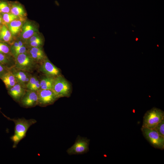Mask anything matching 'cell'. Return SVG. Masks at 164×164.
I'll return each instance as SVG.
<instances>
[{"label": "cell", "mask_w": 164, "mask_h": 164, "mask_svg": "<svg viewBox=\"0 0 164 164\" xmlns=\"http://www.w3.org/2000/svg\"><path fill=\"white\" fill-rule=\"evenodd\" d=\"M0 53L12 56L11 45L7 43L0 41Z\"/></svg>", "instance_id": "cell-22"}, {"label": "cell", "mask_w": 164, "mask_h": 164, "mask_svg": "<svg viewBox=\"0 0 164 164\" xmlns=\"http://www.w3.org/2000/svg\"><path fill=\"white\" fill-rule=\"evenodd\" d=\"M12 36L7 26L3 24L0 32V41L7 43L11 45L14 42H12Z\"/></svg>", "instance_id": "cell-17"}, {"label": "cell", "mask_w": 164, "mask_h": 164, "mask_svg": "<svg viewBox=\"0 0 164 164\" xmlns=\"http://www.w3.org/2000/svg\"><path fill=\"white\" fill-rule=\"evenodd\" d=\"M38 96V105L45 107L53 104L59 98L52 90L41 89L37 91Z\"/></svg>", "instance_id": "cell-7"}, {"label": "cell", "mask_w": 164, "mask_h": 164, "mask_svg": "<svg viewBox=\"0 0 164 164\" xmlns=\"http://www.w3.org/2000/svg\"><path fill=\"white\" fill-rule=\"evenodd\" d=\"M27 52L38 65L47 57L42 47L28 48H27Z\"/></svg>", "instance_id": "cell-13"}, {"label": "cell", "mask_w": 164, "mask_h": 164, "mask_svg": "<svg viewBox=\"0 0 164 164\" xmlns=\"http://www.w3.org/2000/svg\"><path fill=\"white\" fill-rule=\"evenodd\" d=\"M0 112L9 120L12 121L14 123V135L10 137V139L13 142V148H15L19 142L26 136L29 128L36 123L37 121L33 119H26L24 118L17 119L10 118L5 116L0 111Z\"/></svg>", "instance_id": "cell-1"}, {"label": "cell", "mask_w": 164, "mask_h": 164, "mask_svg": "<svg viewBox=\"0 0 164 164\" xmlns=\"http://www.w3.org/2000/svg\"><path fill=\"white\" fill-rule=\"evenodd\" d=\"M52 90L59 98L69 97L71 92V87L70 83L61 75L55 78Z\"/></svg>", "instance_id": "cell-4"}, {"label": "cell", "mask_w": 164, "mask_h": 164, "mask_svg": "<svg viewBox=\"0 0 164 164\" xmlns=\"http://www.w3.org/2000/svg\"><path fill=\"white\" fill-rule=\"evenodd\" d=\"M26 90V89L17 83L8 90V93L14 101L19 103L25 94Z\"/></svg>", "instance_id": "cell-12"}, {"label": "cell", "mask_w": 164, "mask_h": 164, "mask_svg": "<svg viewBox=\"0 0 164 164\" xmlns=\"http://www.w3.org/2000/svg\"><path fill=\"white\" fill-rule=\"evenodd\" d=\"M141 130L145 139L154 148L163 149L164 137L159 135L154 129L142 127Z\"/></svg>", "instance_id": "cell-5"}, {"label": "cell", "mask_w": 164, "mask_h": 164, "mask_svg": "<svg viewBox=\"0 0 164 164\" xmlns=\"http://www.w3.org/2000/svg\"><path fill=\"white\" fill-rule=\"evenodd\" d=\"M55 78L44 75L40 81V89L52 90Z\"/></svg>", "instance_id": "cell-18"}, {"label": "cell", "mask_w": 164, "mask_h": 164, "mask_svg": "<svg viewBox=\"0 0 164 164\" xmlns=\"http://www.w3.org/2000/svg\"><path fill=\"white\" fill-rule=\"evenodd\" d=\"M10 68L0 64V77L8 71Z\"/></svg>", "instance_id": "cell-29"}, {"label": "cell", "mask_w": 164, "mask_h": 164, "mask_svg": "<svg viewBox=\"0 0 164 164\" xmlns=\"http://www.w3.org/2000/svg\"><path fill=\"white\" fill-rule=\"evenodd\" d=\"M154 128L159 135L164 137V119L160 122Z\"/></svg>", "instance_id": "cell-25"}, {"label": "cell", "mask_w": 164, "mask_h": 164, "mask_svg": "<svg viewBox=\"0 0 164 164\" xmlns=\"http://www.w3.org/2000/svg\"><path fill=\"white\" fill-rule=\"evenodd\" d=\"M40 89V81L39 80L37 79L35 83L30 87L29 90L37 91Z\"/></svg>", "instance_id": "cell-28"}, {"label": "cell", "mask_w": 164, "mask_h": 164, "mask_svg": "<svg viewBox=\"0 0 164 164\" xmlns=\"http://www.w3.org/2000/svg\"><path fill=\"white\" fill-rule=\"evenodd\" d=\"M13 58L12 56L0 53V64L11 68L15 64V59Z\"/></svg>", "instance_id": "cell-19"}, {"label": "cell", "mask_w": 164, "mask_h": 164, "mask_svg": "<svg viewBox=\"0 0 164 164\" xmlns=\"http://www.w3.org/2000/svg\"><path fill=\"white\" fill-rule=\"evenodd\" d=\"M0 79L4 84L7 90L18 83L15 77L10 71V68L0 77Z\"/></svg>", "instance_id": "cell-15"}, {"label": "cell", "mask_w": 164, "mask_h": 164, "mask_svg": "<svg viewBox=\"0 0 164 164\" xmlns=\"http://www.w3.org/2000/svg\"><path fill=\"white\" fill-rule=\"evenodd\" d=\"M24 19H16L6 25L12 36H16L21 30Z\"/></svg>", "instance_id": "cell-16"}, {"label": "cell", "mask_w": 164, "mask_h": 164, "mask_svg": "<svg viewBox=\"0 0 164 164\" xmlns=\"http://www.w3.org/2000/svg\"><path fill=\"white\" fill-rule=\"evenodd\" d=\"M38 65L39 70L45 76L55 78L61 75L60 70L47 57Z\"/></svg>", "instance_id": "cell-8"}, {"label": "cell", "mask_w": 164, "mask_h": 164, "mask_svg": "<svg viewBox=\"0 0 164 164\" xmlns=\"http://www.w3.org/2000/svg\"><path fill=\"white\" fill-rule=\"evenodd\" d=\"M38 32L37 27L33 22L27 21L24 22L21 29V39L25 42L35 33Z\"/></svg>", "instance_id": "cell-10"}, {"label": "cell", "mask_w": 164, "mask_h": 164, "mask_svg": "<svg viewBox=\"0 0 164 164\" xmlns=\"http://www.w3.org/2000/svg\"><path fill=\"white\" fill-rule=\"evenodd\" d=\"M38 101L37 91L27 89L18 103L21 107L28 108L38 105Z\"/></svg>", "instance_id": "cell-9"}, {"label": "cell", "mask_w": 164, "mask_h": 164, "mask_svg": "<svg viewBox=\"0 0 164 164\" xmlns=\"http://www.w3.org/2000/svg\"><path fill=\"white\" fill-rule=\"evenodd\" d=\"M89 139L78 135L74 144L67 150L70 155L83 154L89 151Z\"/></svg>", "instance_id": "cell-6"}, {"label": "cell", "mask_w": 164, "mask_h": 164, "mask_svg": "<svg viewBox=\"0 0 164 164\" xmlns=\"http://www.w3.org/2000/svg\"><path fill=\"white\" fill-rule=\"evenodd\" d=\"M3 24V20L1 16V15L0 13V26H2Z\"/></svg>", "instance_id": "cell-30"}, {"label": "cell", "mask_w": 164, "mask_h": 164, "mask_svg": "<svg viewBox=\"0 0 164 164\" xmlns=\"http://www.w3.org/2000/svg\"><path fill=\"white\" fill-rule=\"evenodd\" d=\"M10 70L15 77L18 83L26 89V86L32 76L30 73L18 69L14 66Z\"/></svg>", "instance_id": "cell-11"}, {"label": "cell", "mask_w": 164, "mask_h": 164, "mask_svg": "<svg viewBox=\"0 0 164 164\" xmlns=\"http://www.w3.org/2000/svg\"><path fill=\"white\" fill-rule=\"evenodd\" d=\"M10 12L20 18L24 19L26 13L23 6L19 2L10 1Z\"/></svg>", "instance_id": "cell-14"}, {"label": "cell", "mask_w": 164, "mask_h": 164, "mask_svg": "<svg viewBox=\"0 0 164 164\" xmlns=\"http://www.w3.org/2000/svg\"><path fill=\"white\" fill-rule=\"evenodd\" d=\"M164 119V112L154 107L147 111L143 117L142 127L153 129Z\"/></svg>", "instance_id": "cell-2"}, {"label": "cell", "mask_w": 164, "mask_h": 164, "mask_svg": "<svg viewBox=\"0 0 164 164\" xmlns=\"http://www.w3.org/2000/svg\"><path fill=\"white\" fill-rule=\"evenodd\" d=\"M43 39V38L37 32L34 34L30 38L28 39L25 42V44L26 43H30L32 42L38 40H39Z\"/></svg>", "instance_id": "cell-26"}, {"label": "cell", "mask_w": 164, "mask_h": 164, "mask_svg": "<svg viewBox=\"0 0 164 164\" xmlns=\"http://www.w3.org/2000/svg\"><path fill=\"white\" fill-rule=\"evenodd\" d=\"M10 1L0 0V13L10 12Z\"/></svg>", "instance_id": "cell-21"}, {"label": "cell", "mask_w": 164, "mask_h": 164, "mask_svg": "<svg viewBox=\"0 0 164 164\" xmlns=\"http://www.w3.org/2000/svg\"><path fill=\"white\" fill-rule=\"evenodd\" d=\"M3 24L6 25L13 21L21 19L10 12L0 13Z\"/></svg>", "instance_id": "cell-20"}, {"label": "cell", "mask_w": 164, "mask_h": 164, "mask_svg": "<svg viewBox=\"0 0 164 164\" xmlns=\"http://www.w3.org/2000/svg\"><path fill=\"white\" fill-rule=\"evenodd\" d=\"M43 39L25 44L27 48L33 47H42L43 43Z\"/></svg>", "instance_id": "cell-24"}, {"label": "cell", "mask_w": 164, "mask_h": 164, "mask_svg": "<svg viewBox=\"0 0 164 164\" xmlns=\"http://www.w3.org/2000/svg\"><path fill=\"white\" fill-rule=\"evenodd\" d=\"M2 26H0V31H1V30Z\"/></svg>", "instance_id": "cell-31"}, {"label": "cell", "mask_w": 164, "mask_h": 164, "mask_svg": "<svg viewBox=\"0 0 164 164\" xmlns=\"http://www.w3.org/2000/svg\"><path fill=\"white\" fill-rule=\"evenodd\" d=\"M27 48L26 45L20 47L11 51V54L15 59L19 55L27 52Z\"/></svg>", "instance_id": "cell-23"}, {"label": "cell", "mask_w": 164, "mask_h": 164, "mask_svg": "<svg viewBox=\"0 0 164 164\" xmlns=\"http://www.w3.org/2000/svg\"><path fill=\"white\" fill-rule=\"evenodd\" d=\"M38 65L27 52L17 56L15 59L14 67L18 69L30 73L35 70Z\"/></svg>", "instance_id": "cell-3"}, {"label": "cell", "mask_w": 164, "mask_h": 164, "mask_svg": "<svg viewBox=\"0 0 164 164\" xmlns=\"http://www.w3.org/2000/svg\"><path fill=\"white\" fill-rule=\"evenodd\" d=\"M37 79L38 78L36 76H32L26 86V89L29 90L30 87L35 83Z\"/></svg>", "instance_id": "cell-27"}]
</instances>
